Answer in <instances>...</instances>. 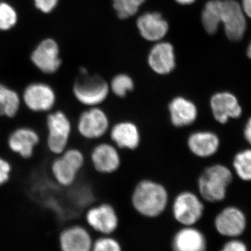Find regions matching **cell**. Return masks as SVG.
I'll return each instance as SVG.
<instances>
[{
	"mask_svg": "<svg viewBox=\"0 0 251 251\" xmlns=\"http://www.w3.org/2000/svg\"><path fill=\"white\" fill-rule=\"evenodd\" d=\"M169 202V191L166 186L148 178L138 181L130 195L133 209L140 215L150 219L162 215Z\"/></svg>",
	"mask_w": 251,
	"mask_h": 251,
	"instance_id": "cell-1",
	"label": "cell"
},
{
	"mask_svg": "<svg viewBox=\"0 0 251 251\" xmlns=\"http://www.w3.org/2000/svg\"><path fill=\"white\" fill-rule=\"evenodd\" d=\"M73 120L62 109L55 108L45 115L46 134L42 140L52 156H58L71 145L74 132Z\"/></svg>",
	"mask_w": 251,
	"mask_h": 251,
	"instance_id": "cell-2",
	"label": "cell"
},
{
	"mask_svg": "<svg viewBox=\"0 0 251 251\" xmlns=\"http://www.w3.org/2000/svg\"><path fill=\"white\" fill-rule=\"evenodd\" d=\"M85 163L82 150L70 145L64 152L52 157L49 166L50 175L60 187L69 188L76 183Z\"/></svg>",
	"mask_w": 251,
	"mask_h": 251,
	"instance_id": "cell-3",
	"label": "cell"
},
{
	"mask_svg": "<svg viewBox=\"0 0 251 251\" xmlns=\"http://www.w3.org/2000/svg\"><path fill=\"white\" fill-rule=\"evenodd\" d=\"M232 179V171L225 165L216 163L206 167L198 177V195L204 202H221L227 196Z\"/></svg>",
	"mask_w": 251,
	"mask_h": 251,
	"instance_id": "cell-4",
	"label": "cell"
},
{
	"mask_svg": "<svg viewBox=\"0 0 251 251\" xmlns=\"http://www.w3.org/2000/svg\"><path fill=\"white\" fill-rule=\"evenodd\" d=\"M72 93L77 103L85 108L100 106L110 93L109 83L96 74L80 75L74 82Z\"/></svg>",
	"mask_w": 251,
	"mask_h": 251,
	"instance_id": "cell-5",
	"label": "cell"
},
{
	"mask_svg": "<svg viewBox=\"0 0 251 251\" xmlns=\"http://www.w3.org/2000/svg\"><path fill=\"white\" fill-rule=\"evenodd\" d=\"M21 96L23 106L32 113L46 115L57 108V92L45 82H30L23 89Z\"/></svg>",
	"mask_w": 251,
	"mask_h": 251,
	"instance_id": "cell-6",
	"label": "cell"
},
{
	"mask_svg": "<svg viewBox=\"0 0 251 251\" xmlns=\"http://www.w3.org/2000/svg\"><path fill=\"white\" fill-rule=\"evenodd\" d=\"M75 130L82 139L97 140L103 138L110 130L108 113L100 106L85 108L79 113L75 124Z\"/></svg>",
	"mask_w": 251,
	"mask_h": 251,
	"instance_id": "cell-7",
	"label": "cell"
},
{
	"mask_svg": "<svg viewBox=\"0 0 251 251\" xmlns=\"http://www.w3.org/2000/svg\"><path fill=\"white\" fill-rule=\"evenodd\" d=\"M204 201L198 193L184 190L176 195L172 204V214L182 226H193L202 219Z\"/></svg>",
	"mask_w": 251,
	"mask_h": 251,
	"instance_id": "cell-8",
	"label": "cell"
},
{
	"mask_svg": "<svg viewBox=\"0 0 251 251\" xmlns=\"http://www.w3.org/2000/svg\"><path fill=\"white\" fill-rule=\"evenodd\" d=\"M42 137L36 128L21 125L11 130L6 138V148L10 153L23 160L30 159L39 146Z\"/></svg>",
	"mask_w": 251,
	"mask_h": 251,
	"instance_id": "cell-9",
	"label": "cell"
},
{
	"mask_svg": "<svg viewBox=\"0 0 251 251\" xmlns=\"http://www.w3.org/2000/svg\"><path fill=\"white\" fill-rule=\"evenodd\" d=\"M84 221L89 229L103 235L113 233L120 224L116 209L107 202L89 206L84 213Z\"/></svg>",
	"mask_w": 251,
	"mask_h": 251,
	"instance_id": "cell-10",
	"label": "cell"
},
{
	"mask_svg": "<svg viewBox=\"0 0 251 251\" xmlns=\"http://www.w3.org/2000/svg\"><path fill=\"white\" fill-rule=\"evenodd\" d=\"M221 25L229 41H242L247 29V16L237 0H222Z\"/></svg>",
	"mask_w": 251,
	"mask_h": 251,
	"instance_id": "cell-11",
	"label": "cell"
},
{
	"mask_svg": "<svg viewBox=\"0 0 251 251\" xmlns=\"http://www.w3.org/2000/svg\"><path fill=\"white\" fill-rule=\"evenodd\" d=\"M90 159L94 171L99 174H114L122 166L120 150L108 142H101L94 146L90 151Z\"/></svg>",
	"mask_w": 251,
	"mask_h": 251,
	"instance_id": "cell-12",
	"label": "cell"
},
{
	"mask_svg": "<svg viewBox=\"0 0 251 251\" xmlns=\"http://www.w3.org/2000/svg\"><path fill=\"white\" fill-rule=\"evenodd\" d=\"M168 117L171 125L176 128L191 126L199 116L198 105L184 96H176L168 104Z\"/></svg>",
	"mask_w": 251,
	"mask_h": 251,
	"instance_id": "cell-13",
	"label": "cell"
},
{
	"mask_svg": "<svg viewBox=\"0 0 251 251\" xmlns=\"http://www.w3.org/2000/svg\"><path fill=\"white\" fill-rule=\"evenodd\" d=\"M209 108L215 121L221 125H226L232 119L239 118L243 112L237 97L227 91L213 94L209 99Z\"/></svg>",
	"mask_w": 251,
	"mask_h": 251,
	"instance_id": "cell-14",
	"label": "cell"
},
{
	"mask_svg": "<svg viewBox=\"0 0 251 251\" xmlns=\"http://www.w3.org/2000/svg\"><path fill=\"white\" fill-rule=\"evenodd\" d=\"M247 217L240 209L236 206H228L222 209L214 219V227L216 231L224 237H239L247 228Z\"/></svg>",
	"mask_w": 251,
	"mask_h": 251,
	"instance_id": "cell-15",
	"label": "cell"
},
{
	"mask_svg": "<svg viewBox=\"0 0 251 251\" xmlns=\"http://www.w3.org/2000/svg\"><path fill=\"white\" fill-rule=\"evenodd\" d=\"M111 143L120 150L135 151L141 145L139 126L131 120H122L110 126L108 132Z\"/></svg>",
	"mask_w": 251,
	"mask_h": 251,
	"instance_id": "cell-16",
	"label": "cell"
},
{
	"mask_svg": "<svg viewBox=\"0 0 251 251\" xmlns=\"http://www.w3.org/2000/svg\"><path fill=\"white\" fill-rule=\"evenodd\" d=\"M93 242L90 229L82 224L69 225L59 234L61 251H91Z\"/></svg>",
	"mask_w": 251,
	"mask_h": 251,
	"instance_id": "cell-17",
	"label": "cell"
},
{
	"mask_svg": "<svg viewBox=\"0 0 251 251\" xmlns=\"http://www.w3.org/2000/svg\"><path fill=\"white\" fill-rule=\"evenodd\" d=\"M31 60L43 74L48 75L55 74L62 64V60L59 58L58 44L54 39H44L33 51Z\"/></svg>",
	"mask_w": 251,
	"mask_h": 251,
	"instance_id": "cell-18",
	"label": "cell"
},
{
	"mask_svg": "<svg viewBox=\"0 0 251 251\" xmlns=\"http://www.w3.org/2000/svg\"><path fill=\"white\" fill-rule=\"evenodd\" d=\"M221 140L219 135L209 130L191 132L186 138V147L189 152L199 158L212 157L219 151Z\"/></svg>",
	"mask_w": 251,
	"mask_h": 251,
	"instance_id": "cell-19",
	"label": "cell"
},
{
	"mask_svg": "<svg viewBox=\"0 0 251 251\" xmlns=\"http://www.w3.org/2000/svg\"><path fill=\"white\" fill-rule=\"evenodd\" d=\"M148 62L150 69L157 75L171 74L176 68L174 47L171 43L158 41L150 50Z\"/></svg>",
	"mask_w": 251,
	"mask_h": 251,
	"instance_id": "cell-20",
	"label": "cell"
},
{
	"mask_svg": "<svg viewBox=\"0 0 251 251\" xmlns=\"http://www.w3.org/2000/svg\"><path fill=\"white\" fill-rule=\"evenodd\" d=\"M137 27L144 39L151 42L161 41L169 30V25L160 13L147 12L137 20Z\"/></svg>",
	"mask_w": 251,
	"mask_h": 251,
	"instance_id": "cell-21",
	"label": "cell"
},
{
	"mask_svg": "<svg viewBox=\"0 0 251 251\" xmlns=\"http://www.w3.org/2000/svg\"><path fill=\"white\" fill-rule=\"evenodd\" d=\"M173 251H206L207 243L204 234L193 226H183L173 239Z\"/></svg>",
	"mask_w": 251,
	"mask_h": 251,
	"instance_id": "cell-22",
	"label": "cell"
},
{
	"mask_svg": "<svg viewBox=\"0 0 251 251\" xmlns=\"http://www.w3.org/2000/svg\"><path fill=\"white\" fill-rule=\"evenodd\" d=\"M22 107L21 96L17 90L0 82V118H14Z\"/></svg>",
	"mask_w": 251,
	"mask_h": 251,
	"instance_id": "cell-23",
	"label": "cell"
},
{
	"mask_svg": "<svg viewBox=\"0 0 251 251\" xmlns=\"http://www.w3.org/2000/svg\"><path fill=\"white\" fill-rule=\"evenodd\" d=\"M222 0H210L204 5L201 14V22L204 30L209 35H214L221 25Z\"/></svg>",
	"mask_w": 251,
	"mask_h": 251,
	"instance_id": "cell-24",
	"label": "cell"
},
{
	"mask_svg": "<svg viewBox=\"0 0 251 251\" xmlns=\"http://www.w3.org/2000/svg\"><path fill=\"white\" fill-rule=\"evenodd\" d=\"M110 92L115 97L125 99L135 89V82L133 78L126 74H119L112 77L109 83Z\"/></svg>",
	"mask_w": 251,
	"mask_h": 251,
	"instance_id": "cell-25",
	"label": "cell"
},
{
	"mask_svg": "<svg viewBox=\"0 0 251 251\" xmlns=\"http://www.w3.org/2000/svg\"><path fill=\"white\" fill-rule=\"evenodd\" d=\"M234 172L243 181H251V150H242L234 157L232 162Z\"/></svg>",
	"mask_w": 251,
	"mask_h": 251,
	"instance_id": "cell-26",
	"label": "cell"
},
{
	"mask_svg": "<svg viewBox=\"0 0 251 251\" xmlns=\"http://www.w3.org/2000/svg\"><path fill=\"white\" fill-rule=\"evenodd\" d=\"M146 0H112L114 9L122 20L132 17L138 13Z\"/></svg>",
	"mask_w": 251,
	"mask_h": 251,
	"instance_id": "cell-27",
	"label": "cell"
},
{
	"mask_svg": "<svg viewBox=\"0 0 251 251\" xmlns=\"http://www.w3.org/2000/svg\"><path fill=\"white\" fill-rule=\"evenodd\" d=\"M18 22L16 9L6 2H0V31L12 29Z\"/></svg>",
	"mask_w": 251,
	"mask_h": 251,
	"instance_id": "cell-28",
	"label": "cell"
},
{
	"mask_svg": "<svg viewBox=\"0 0 251 251\" xmlns=\"http://www.w3.org/2000/svg\"><path fill=\"white\" fill-rule=\"evenodd\" d=\"M91 251H122V249L116 239L105 235L94 241Z\"/></svg>",
	"mask_w": 251,
	"mask_h": 251,
	"instance_id": "cell-29",
	"label": "cell"
},
{
	"mask_svg": "<svg viewBox=\"0 0 251 251\" xmlns=\"http://www.w3.org/2000/svg\"><path fill=\"white\" fill-rule=\"evenodd\" d=\"M12 172V163L9 158L0 155V187L9 182Z\"/></svg>",
	"mask_w": 251,
	"mask_h": 251,
	"instance_id": "cell-30",
	"label": "cell"
},
{
	"mask_svg": "<svg viewBox=\"0 0 251 251\" xmlns=\"http://www.w3.org/2000/svg\"><path fill=\"white\" fill-rule=\"evenodd\" d=\"M59 0H34L36 9L44 14L52 12L58 4Z\"/></svg>",
	"mask_w": 251,
	"mask_h": 251,
	"instance_id": "cell-31",
	"label": "cell"
},
{
	"mask_svg": "<svg viewBox=\"0 0 251 251\" xmlns=\"http://www.w3.org/2000/svg\"><path fill=\"white\" fill-rule=\"evenodd\" d=\"M219 251H249V250L245 243L235 238L226 243Z\"/></svg>",
	"mask_w": 251,
	"mask_h": 251,
	"instance_id": "cell-32",
	"label": "cell"
},
{
	"mask_svg": "<svg viewBox=\"0 0 251 251\" xmlns=\"http://www.w3.org/2000/svg\"><path fill=\"white\" fill-rule=\"evenodd\" d=\"M240 5L247 18L251 19V0H242Z\"/></svg>",
	"mask_w": 251,
	"mask_h": 251,
	"instance_id": "cell-33",
	"label": "cell"
},
{
	"mask_svg": "<svg viewBox=\"0 0 251 251\" xmlns=\"http://www.w3.org/2000/svg\"><path fill=\"white\" fill-rule=\"evenodd\" d=\"M244 135L246 140L251 145V117L248 120L244 127Z\"/></svg>",
	"mask_w": 251,
	"mask_h": 251,
	"instance_id": "cell-34",
	"label": "cell"
},
{
	"mask_svg": "<svg viewBox=\"0 0 251 251\" xmlns=\"http://www.w3.org/2000/svg\"><path fill=\"white\" fill-rule=\"evenodd\" d=\"M175 1L177 4L183 5V6H188V5L193 4L197 0H175Z\"/></svg>",
	"mask_w": 251,
	"mask_h": 251,
	"instance_id": "cell-35",
	"label": "cell"
},
{
	"mask_svg": "<svg viewBox=\"0 0 251 251\" xmlns=\"http://www.w3.org/2000/svg\"><path fill=\"white\" fill-rule=\"evenodd\" d=\"M247 57L251 60V41L250 44H249V46L247 48Z\"/></svg>",
	"mask_w": 251,
	"mask_h": 251,
	"instance_id": "cell-36",
	"label": "cell"
}]
</instances>
